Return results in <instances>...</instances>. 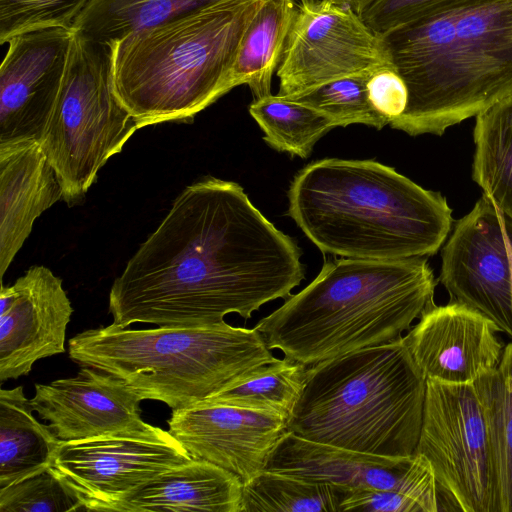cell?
<instances>
[{
  "mask_svg": "<svg viewBox=\"0 0 512 512\" xmlns=\"http://www.w3.org/2000/svg\"><path fill=\"white\" fill-rule=\"evenodd\" d=\"M301 250L236 182L187 186L140 245L109 293L113 324L211 325L245 320L287 299L304 279Z\"/></svg>",
  "mask_w": 512,
  "mask_h": 512,
  "instance_id": "1",
  "label": "cell"
},
{
  "mask_svg": "<svg viewBox=\"0 0 512 512\" xmlns=\"http://www.w3.org/2000/svg\"><path fill=\"white\" fill-rule=\"evenodd\" d=\"M381 37L408 91L394 129L441 136L512 96V0H452Z\"/></svg>",
  "mask_w": 512,
  "mask_h": 512,
  "instance_id": "2",
  "label": "cell"
},
{
  "mask_svg": "<svg viewBox=\"0 0 512 512\" xmlns=\"http://www.w3.org/2000/svg\"><path fill=\"white\" fill-rule=\"evenodd\" d=\"M287 195L288 215L306 237L321 252L345 258L429 257L453 223L441 193L374 160L311 162Z\"/></svg>",
  "mask_w": 512,
  "mask_h": 512,
  "instance_id": "3",
  "label": "cell"
},
{
  "mask_svg": "<svg viewBox=\"0 0 512 512\" xmlns=\"http://www.w3.org/2000/svg\"><path fill=\"white\" fill-rule=\"evenodd\" d=\"M436 284L427 257L328 261L255 328L270 350L308 367L400 340L434 303Z\"/></svg>",
  "mask_w": 512,
  "mask_h": 512,
  "instance_id": "4",
  "label": "cell"
},
{
  "mask_svg": "<svg viewBox=\"0 0 512 512\" xmlns=\"http://www.w3.org/2000/svg\"><path fill=\"white\" fill-rule=\"evenodd\" d=\"M265 0H216L110 44L114 93L140 128L192 119L232 90V69Z\"/></svg>",
  "mask_w": 512,
  "mask_h": 512,
  "instance_id": "5",
  "label": "cell"
},
{
  "mask_svg": "<svg viewBox=\"0 0 512 512\" xmlns=\"http://www.w3.org/2000/svg\"><path fill=\"white\" fill-rule=\"evenodd\" d=\"M402 338L308 366L287 431L368 454L413 456L427 379Z\"/></svg>",
  "mask_w": 512,
  "mask_h": 512,
  "instance_id": "6",
  "label": "cell"
},
{
  "mask_svg": "<svg viewBox=\"0 0 512 512\" xmlns=\"http://www.w3.org/2000/svg\"><path fill=\"white\" fill-rule=\"evenodd\" d=\"M77 364L122 380L172 410L200 404L275 359L262 334L225 321L133 330L111 324L68 341Z\"/></svg>",
  "mask_w": 512,
  "mask_h": 512,
  "instance_id": "7",
  "label": "cell"
},
{
  "mask_svg": "<svg viewBox=\"0 0 512 512\" xmlns=\"http://www.w3.org/2000/svg\"><path fill=\"white\" fill-rule=\"evenodd\" d=\"M140 129L117 99L110 45L74 31L62 84L40 147L69 205L84 198L107 160Z\"/></svg>",
  "mask_w": 512,
  "mask_h": 512,
  "instance_id": "8",
  "label": "cell"
},
{
  "mask_svg": "<svg viewBox=\"0 0 512 512\" xmlns=\"http://www.w3.org/2000/svg\"><path fill=\"white\" fill-rule=\"evenodd\" d=\"M415 453L424 456L434 472L440 511L499 512L493 453L474 382L427 379Z\"/></svg>",
  "mask_w": 512,
  "mask_h": 512,
  "instance_id": "9",
  "label": "cell"
},
{
  "mask_svg": "<svg viewBox=\"0 0 512 512\" xmlns=\"http://www.w3.org/2000/svg\"><path fill=\"white\" fill-rule=\"evenodd\" d=\"M192 459L168 430L148 424L61 441L51 468L84 511H116L159 474Z\"/></svg>",
  "mask_w": 512,
  "mask_h": 512,
  "instance_id": "10",
  "label": "cell"
},
{
  "mask_svg": "<svg viewBox=\"0 0 512 512\" xmlns=\"http://www.w3.org/2000/svg\"><path fill=\"white\" fill-rule=\"evenodd\" d=\"M393 66L381 36L351 11L300 0L277 69L278 94L292 99L337 79Z\"/></svg>",
  "mask_w": 512,
  "mask_h": 512,
  "instance_id": "11",
  "label": "cell"
},
{
  "mask_svg": "<svg viewBox=\"0 0 512 512\" xmlns=\"http://www.w3.org/2000/svg\"><path fill=\"white\" fill-rule=\"evenodd\" d=\"M441 255L439 281L450 302L480 312L512 338V248L488 197L455 223Z\"/></svg>",
  "mask_w": 512,
  "mask_h": 512,
  "instance_id": "12",
  "label": "cell"
},
{
  "mask_svg": "<svg viewBox=\"0 0 512 512\" xmlns=\"http://www.w3.org/2000/svg\"><path fill=\"white\" fill-rule=\"evenodd\" d=\"M264 469L342 490H397L424 512H439L434 472L427 459L414 454L386 457L314 442L286 431L271 451Z\"/></svg>",
  "mask_w": 512,
  "mask_h": 512,
  "instance_id": "13",
  "label": "cell"
},
{
  "mask_svg": "<svg viewBox=\"0 0 512 512\" xmlns=\"http://www.w3.org/2000/svg\"><path fill=\"white\" fill-rule=\"evenodd\" d=\"M74 30L16 34L0 68V146L40 143L65 73Z\"/></svg>",
  "mask_w": 512,
  "mask_h": 512,
  "instance_id": "14",
  "label": "cell"
},
{
  "mask_svg": "<svg viewBox=\"0 0 512 512\" xmlns=\"http://www.w3.org/2000/svg\"><path fill=\"white\" fill-rule=\"evenodd\" d=\"M168 431L193 459L208 461L242 484L265 467L287 418L269 411L203 402L172 410Z\"/></svg>",
  "mask_w": 512,
  "mask_h": 512,
  "instance_id": "15",
  "label": "cell"
},
{
  "mask_svg": "<svg viewBox=\"0 0 512 512\" xmlns=\"http://www.w3.org/2000/svg\"><path fill=\"white\" fill-rule=\"evenodd\" d=\"M73 313L62 280L42 265L31 266L0 289V381L26 376L40 359L65 352Z\"/></svg>",
  "mask_w": 512,
  "mask_h": 512,
  "instance_id": "16",
  "label": "cell"
},
{
  "mask_svg": "<svg viewBox=\"0 0 512 512\" xmlns=\"http://www.w3.org/2000/svg\"><path fill=\"white\" fill-rule=\"evenodd\" d=\"M493 321L457 302L431 304L402 340L426 379L472 383L495 368L503 345Z\"/></svg>",
  "mask_w": 512,
  "mask_h": 512,
  "instance_id": "17",
  "label": "cell"
},
{
  "mask_svg": "<svg viewBox=\"0 0 512 512\" xmlns=\"http://www.w3.org/2000/svg\"><path fill=\"white\" fill-rule=\"evenodd\" d=\"M141 400L122 380L84 366L74 377L36 384L30 399L61 441L147 426L140 417Z\"/></svg>",
  "mask_w": 512,
  "mask_h": 512,
  "instance_id": "18",
  "label": "cell"
},
{
  "mask_svg": "<svg viewBox=\"0 0 512 512\" xmlns=\"http://www.w3.org/2000/svg\"><path fill=\"white\" fill-rule=\"evenodd\" d=\"M63 197L40 144L0 146V277L32 231L35 220Z\"/></svg>",
  "mask_w": 512,
  "mask_h": 512,
  "instance_id": "19",
  "label": "cell"
},
{
  "mask_svg": "<svg viewBox=\"0 0 512 512\" xmlns=\"http://www.w3.org/2000/svg\"><path fill=\"white\" fill-rule=\"evenodd\" d=\"M242 482L230 472L192 459L159 474L126 498L118 512H241Z\"/></svg>",
  "mask_w": 512,
  "mask_h": 512,
  "instance_id": "20",
  "label": "cell"
},
{
  "mask_svg": "<svg viewBox=\"0 0 512 512\" xmlns=\"http://www.w3.org/2000/svg\"><path fill=\"white\" fill-rule=\"evenodd\" d=\"M33 411L22 386L0 390V488L52 466L61 440Z\"/></svg>",
  "mask_w": 512,
  "mask_h": 512,
  "instance_id": "21",
  "label": "cell"
},
{
  "mask_svg": "<svg viewBox=\"0 0 512 512\" xmlns=\"http://www.w3.org/2000/svg\"><path fill=\"white\" fill-rule=\"evenodd\" d=\"M295 9V0H265L241 40L232 69L233 87L246 84L255 98L271 94Z\"/></svg>",
  "mask_w": 512,
  "mask_h": 512,
  "instance_id": "22",
  "label": "cell"
},
{
  "mask_svg": "<svg viewBox=\"0 0 512 512\" xmlns=\"http://www.w3.org/2000/svg\"><path fill=\"white\" fill-rule=\"evenodd\" d=\"M472 178L512 220V96L476 116Z\"/></svg>",
  "mask_w": 512,
  "mask_h": 512,
  "instance_id": "23",
  "label": "cell"
},
{
  "mask_svg": "<svg viewBox=\"0 0 512 512\" xmlns=\"http://www.w3.org/2000/svg\"><path fill=\"white\" fill-rule=\"evenodd\" d=\"M216 0H89L72 29L82 37L110 45Z\"/></svg>",
  "mask_w": 512,
  "mask_h": 512,
  "instance_id": "24",
  "label": "cell"
},
{
  "mask_svg": "<svg viewBox=\"0 0 512 512\" xmlns=\"http://www.w3.org/2000/svg\"><path fill=\"white\" fill-rule=\"evenodd\" d=\"M474 385L482 401L499 491V512H512V342L498 365Z\"/></svg>",
  "mask_w": 512,
  "mask_h": 512,
  "instance_id": "25",
  "label": "cell"
},
{
  "mask_svg": "<svg viewBox=\"0 0 512 512\" xmlns=\"http://www.w3.org/2000/svg\"><path fill=\"white\" fill-rule=\"evenodd\" d=\"M249 113L270 147L301 158H307L316 142L337 127L324 113L279 95L255 98Z\"/></svg>",
  "mask_w": 512,
  "mask_h": 512,
  "instance_id": "26",
  "label": "cell"
},
{
  "mask_svg": "<svg viewBox=\"0 0 512 512\" xmlns=\"http://www.w3.org/2000/svg\"><path fill=\"white\" fill-rule=\"evenodd\" d=\"M344 490L263 469L242 487L241 512H340Z\"/></svg>",
  "mask_w": 512,
  "mask_h": 512,
  "instance_id": "27",
  "label": "cell"
},
{
  "mask_svg": "<svg viewBox=\"0 0 512 512\" xmlns=\"http://www.w3.org/2000/svg\"><path fill=\"white\" fill-rule=\"evenodd\" d=\"M306 370L302 363L275 358L204 402L274 412L288 420L302 393Z\"/></svg>",
  "mask_w": 512,
  "mask_h": 512,
  "instance_id": "28",
  "label": "cell"
},
{
  "mask_svg": "<svg viewBox=\"0 0 512 512\" xmlns=\"http://www.w3.org/2000/svg\"><path fill=\"white\" fill-rule=\"evenodd\" d=\"M372 74L337 79L291 100L324 113L334 120L337 126L364 124L381 129L390 121L381 115L369 100L367 82Z\"/></svg>",
  "mask_w": 512,
  "mask_h": 512,
  "instance_id": "29",
  "label": "cell"
},
{
  "mask_svg": "<svg viewBox=\"0 0 512 512\" xmlns=\"http://www.w3.org/2000/svg\"><path fill=\"white\" fill-rule=\"evenodd\" d=\"M84 511L51 467L0 488V512Z\"/></svg>",
  "mask_w": 512,
  "mask_h": 512,
  "instance_id": "30",
  "label": "cell"
},
{
  "mask_svg": "<svg viewBox=\"0 0 512 512\" xmlns=\"http://www.w3.org/2000/svg\"><path fill=\"white\" fill-rule=\"evenodd\" d=\"M89 0H0V43L46 27L72 25Z\"/></svg>",
  "mask_w": 512,
  "mask_h": 512,
  "instance_id": "31",
  "label": "cell"
},
{
  "mask_svg": "<svg viewBox=\"0 0 512 512\" xmlns=\"http://www.w3.org/2000/svg\"><path fill=\"white\" fill-rule=\"evenodd\" d=\"M449 1L452 0H376L362 20L374 33L383 36Z\"/></svg>",
  "mask_w": 512,
  "mask_h": 512,
  "instance_id": "32",
  "label": "cell"
},
{
  "mask_svg": "<svg viewBox=\"0 0 512 512\" xmlns=\"http://www.w3.org/2000/svg\"><path fill=\"white\" fill-rule=\"evenodd\" d=\"M367 91L373 107L390 122L406 109L407 87L394 66L375 71L368 79Z\"/></svg>",
  "mask_w": 512,
  "mask_h": 512,
  "instance_id": "33",
  "label": "cell"
},
{
  "mask_svg": "<svg viewBox=\"0 0 512 512\" xmlns=\"http://www.w3.org/2000/svg\"><path fill=\"white\" fill-rule=\"evenodd\" d=\"M424 512L422 506L397 490H345L340 512Z\"/></svg>",
  "mask_w": 512,
  "mask_h": 512,
  "instance_id": "34",
  "label": "cell"
},
{
  "mask_svg": "<svg viewBox=\"0 0 512 512\" xmlns=\"http://www.w3.org/2000/svg\"><path fill=\"white\" fill-rule=\"evenodd\" d=\"M330 4L346 10L351 11L355 15H357L359 18L362 19L363 14L369 9V7L376 1V0H326Z\"/></svg>",
  "mask_w": 512,
  "mask_h": 512,
  "instance_id": "35",
  "label": "cell"
},
{
  "mask_svg": "<svg viewBox=\"0 0 512 512\" xmlns=\"http://www.w3.org/2000/svg\"><path fill=\"white\" fill-rule=\"evenodd\" d=\"M500 212V211H499ZM501 221L506 233L508 242L512 248V220L500 212Z\"/></svg>",
  "mask_w": 512,
  "mask_h": 512,
  "instance_id": "36",
  "label": "cell"
}]
</instances>
